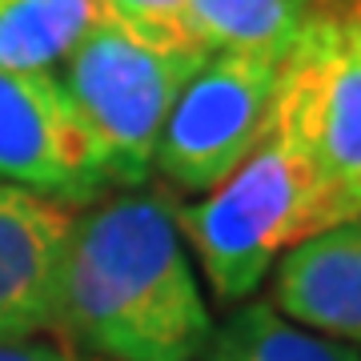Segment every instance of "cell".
<instances>
[{
    "label": "cell",
    "instance_id": "8992f818",
    "mask_svg": "<svg viewBox=\"0 0 361 361\" xmlns=\"http://www.w3.org/2000/svg\"><path fill=\"white\" fill-rule=\"evenodd\" d=\"M0 180L68 209L104 193L89 129L56 73L0 68Z\"/></svg>",
    "mask_w": 361,
    "mask_h": 361
},
{
    "label": "cell",
    "instance_id": "3957f363",
    "mask_svg": "<svg viewBox=\"0 0 361 361\" xmlns=\"http://www.w3.org/2000/svg\"><path fill=\"white\" fill-rule=\"evenodd\" d=\"M205 56L153 49L109 20L68 52L61 85L89 129L104 185L141 189L149 180L169 109Z\"/></svg>",
    "mask_w": 361,
    "mask_h": 361
},
{
    "label": "cell",
    "instance_id": "ba28073f",
    "mask_svg": "<svg viewBox=\"0 0 361 361\" xmlns=\"http://www.w3.org/2000/svg\"><path fill=\"white\" fill-rule=\"evenodd\" d=\"M301 329L361 345V221L301 241L273 265V301Z\"/></svg>",
    "mask_w": 361,
    "mask_h": 361
},
{
    "label": "cell",
    "instance_id": "277c9868",
    "mask_svg": "<svg viewBox=\"0 0 361 361\" xmlns=\"http://www.w3.org/2000/svg\"><path fill=\"white\" fill-rule=\"evenodd\" d=\"M273 116L305 141L345 221L361 217V0H313L285 52Z\"/></svg>",
    "mask_w": 361,
    "mask_h": 361
},
{
    "label": "cell",
    "instance_id": "30bf717a",
    "mask_svg": "<svg viewBox=\"0 0 361 361\" xmlns=\"http://www.w3.org/2000/svg\"><path fill=\"white\" fill-rule=\"evenodd\" d=\"M313 0H185L197 40L209 52H261L277 56L293 49Z\"/></svg>",
    "mask_w": 361,
    "mask_h": 361
},
{
    "label": "cell",
    "instance_id": "52a82bcc",
    "mask_svg": "<svg viewBox=\"0 0 361 361\" xmlns=\"http://www.w3.org/2000/svg\"><path fill=\"white\" fill-rule=\"evenodd\" d=\"M73 209L0 180V341L56 334Z\"/></svg>",
    "mask_w": 361,
    "mask_h": 361
},
{
    "label": "cell",
    "instance_id": "8fae6325",
    "mask_svg": "<svg viewBox=\"0 0 361 361\" xmlns=\"http://www.w3.org/2000/svg\"><path fill=\"white\" fill-rule=\"evenodd\" d=\"M201 361H361V353L345 341L293 325L269 301H253L213 329Z\"/></svg>",
    "mask_w": 361,
    "mask_h": 361
},
{
    "label": "cell",
    "instance_id": "5b68a950",
    "mask_svg": "<svg viewBox=\"0 0 361 361\" xmlns=\"http://www.w3.org/2000/svg\"><path fill=\"white\" fill-rule=\"evenodd\" d=\"M277 73V56L209 52L169 109L153 169L177 189L213 193L269 133Z\"/></svg>",
    "mask_w": 361,
    "mask_h": 361
},
{
    "label": "cell",
    "instance_id": "7c38bea8",
    "mask_svg": "<svg viewBox=\"0 0 361 361\" xmlns=\"http://www.w3.org/2000/svg\"><path fill=\"white\" fill-rule=\"evenodd\" d=\"M104 20L169 52H209L193 32L185 0H101Z\"/></svg>",
    "mask_w": 361,
    "mask_h": 361
},
{
    "label": "cell",
    "instance_id": "7a4b0ae2",
    "mask_svg": "<svg viewBox=\"0 0 361 361\" xmlns=\"http://www.w3.org/2000/svg\"><path fill=\"white\" fill-rule=\"evenodd\" d=\"M177 229L193 241L197 261L221 301H245L293 245L349 225L322 165L277 116L261 145L213 193L180 205Z\"/></svg>",
    "mask_w": 361,
    "mask_h": 361
},
{
    "label": "cell",
    "instance_id": "4fadbf2b",
    "mask_svg": "<svg viewBox=\"0 0 361 361\" xmlns=\"http://www.w3.org/2000/svg\"><path fill=\"white\" fill-rule=\"evenodd\" d=\"M0 361H77V357L61 341L25 337V341H0Z\"/></svg>",
    "mask_w": 361,
    "mask_h": 361
},
{
    "label": "cell",
    "instance_id": "6da1fadb",
    "mask_svg": "<svg viewBox=\"0 0 361 361\" xmlns=\"http://www.w3.org/2000/svg\"><path fill=\"white\" fill-rule=\"evenodd\" d=\"M56 337L97 361H201L213 317L161 197L125 189L73 217Z\"/></svg>",
    "mask_w": 361,
    "mask_h": 361
},
{
    "label": "cell",
    "instance_id": "9c48e42d",
    "mask_svg": "<svg viewBox=\"0 0 361 361\" xmlns=\"http://www.w3.org/2000/svg\"><path fill=\"white\" fill-rule=\"evenodd\" d=\"M101 20V0H0V68L52 73Z\"/></svg>",
    "mask_w": 361,
    "mask_h": 361
}]
</instances>
